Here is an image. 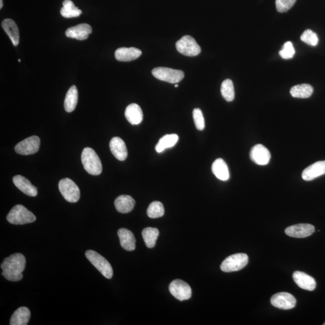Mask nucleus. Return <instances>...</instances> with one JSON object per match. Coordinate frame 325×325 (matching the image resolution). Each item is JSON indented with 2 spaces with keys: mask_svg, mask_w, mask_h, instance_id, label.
Returning <instances> with one entry per match:
<instances>
[{
  "mask_svg": "<svg viewBox=\"0 0 325 325\" xmlns=\"http://www.w3.org/2000/svg\"><path fill=\"white\" fill-rule=\"evenodd\" d=\"M26 265V260L22 254H12L6 258L1 264L2 276L10 282H20L23 278L22 272Z\"/></svg>",
  "mask_w": 325,
  "mask_h": 325,
  "instance_id": "nucleus-1",
  "label": "nucleus"
},
{
  "mask_svg": "<svg viewBox=\"0 0 325 325\" xmlns=\"http://www.w3.org/2000/svg\"><path fill=\"white\" fill-rule=\"evenodd\" d=\"M82 162L84 170L92 176H99L102 170L98 156L91 148H85L82 154Z\"/></svg>",
  "mask_w": 325,
  "mask_h": 325,
  "instance_id": "nucleus-2",
  "label": "nucleus"
},
{
  "mask_svg": "<svg viewBox=\"0 0 325 325\" xmlns=\"http://www.w3.org/2000/svg\"><path fill=\"white\" fill-rule=\"evenodd\" d=\"M8 222L14 224H24L34 222L36 217L24 206H14L7 216Z\"/></svg>",
  "mask_w": 325,
  "mask_h": 325,
  "instance_id": "nucleus-3",
  "label": "nucleus"
},
{
  "mask_svg": "<svg viewBox=\"0 0 325 325\" xmlns=\"http://www.w3.org/2000/svg\"><path fill=\"white\" fill-rule=\"evenodd\" d=\"M86 256L103 276L108 279L112 278L114 274L113 268L104 257L92 250H87Z\"/></svg>",
  "mask_w": 325,
  "mask_h": 325,
  "instance_id": "nucleus-4",
  "label": "nucleus"
},
{
  "mask_svg": "<svg viewBox=\"0 0 325 325\" xmlns=\"http://www.w3.org/2000/svg\"><path fill=\"white\" fill-rule=\"evenodd\" d=\"M58 188L65 200L69 202H76L80 198V191L74 182L68 178L60 180Z\"/></svg>",
  "mask_w": 325,
  "mask_h": 325,
  "instance_id": "nucleus-5",
  "label": "nucleus"
},
{
  "mask_svg": "<svg viewBox=\"0 0 325 325\" xmlns=\"http://www.w3.org/2000/svg\"><path fill=\"white\" fill-rule=\"evenodd\" d=\"M248 256L245 254H236L228 256L221 264V270L224 272H232L244 268L248 264Z\"/></svg>",
  "mask_w": 325,
  "mask_h": 325,
  "instance_id": "nucleus-6",
  "label": "nucleus"
},
{
  "mask_svg": "<svg viewBox=\"0 0 325 325\" xmlns=\"http://www.w3.org/2000/svg\"><path fill=\"white\" fill-rule=\"evenodd\" d=\"M154 76L160 80L164 81L170 84H178L181 82L184 76V72L181 70L169 68H156L152 70Z\"/></svg>",
  "mask_w": 325,
  "mask_h": 325,
  "instance_id": "nucleus-7",
  "label": "nucleus"
},
{
  "mask_svg": "<svg viewBox=\"0 0 325 325\" xmlns=\"http://www.w3.org/2000/svg\"><path fill=\"white\" fill-rule=\"evenodd\" d=\"M176 48L181 54L189 57L198 56L202 52V49L196 41L188 35L183 36L182 39L177 41Z\"/></svg>",
  "mask_w": 325,
  "mask_h": 325,
  "instance_id": "nucleus-8",
  "label": "nucleus"
},
{
  "mask_svg": "<svg viewBox=\"0 0 325 325\" xmlns=\"http://www.w3.org/2000/svg\"><path fill=\"white\" fill-rule=\"evenodd\" d=\"M40 140L36 136L26 138L20 142L14 148L16 152L20 155H30L36 153L40 150Z\"/></svg>",
  "mask_w": 325,
  "mask_h": 325,
  "instance_id": "nucleus-9",
  "label": "nucleus"
},
{
  "mask_svg": "<svg viewBox=\"0 0 325 325\" xmlns=\"http://www.w3.org/2000/svg\"><path fill=\"white\" fill-rule=\"evenodd\" d=\"M169 288L172 296L180 301L188 300L192 296L190 286L182 280H174L170 284Z\"/></svg>",
  "mask_w": 325,
  "mask_h": 325,
  "instance_id": "nucleus-10",
  "label": "nucleus"
},
{
  "mask_svg": "<svg viewBox=\"0 0 325 325\" xmlns=\"http://www.w3.org/2000/svg\"><path fill=\"white\" fill-rule=\"evenodd\" d=\"M272 305L282 310L294 308L296 306V300L290 294L286 292H278L271 298Z\"/></svg>",
  "mask_w": 325,
  "mask_h": 325,
  "instance_id": "nucleus-11",
  "label": "nucleus"
},
{
  "mask_svg": "<svg viewBox=\"0 0 325 325\" xmlns=\"http://www.w3.org/2000/svg\"><path fill=\"white\" fill-rule=\"evenodd\" d=\"M315 232V228L311 224H300L286 228V234L290 237L306 238L312 235Z\"/></svg>",
  "mask_w": 325,
  "mask_h": 325,
  "instance_id": "nucleus-12",
  "label": "nucleus"
},
{
  "mask_svg": "<svg viewBox=\"0 0 325 325\" xmlns=\"http://www.w3.org/2000/svg\"><path fill=\"white\" fill-rule=\"evenodd\" d=\"M250 156L252 162L261 166L268 164L271 158L270 150L261 144H256L252 147Z\"/></svg>",
  "mask_w": 325,
  "mask_h": 325,
  "instance_id": "nucleus-13",
  "label": "nucleus"
},
{
  "mask_svg": "<svg viewBox=\"0 0 325 325\" xmlns=\"http://www.w3.org/2000/svg\"><path fill=\"white\" fill-rule=\"evenodd\" d=\"M92 32L90 26L88 24H81L76 26H72L67 30L65 34L68 38H74L79 40H87L90 34Z\"/></svg>",
  "mask_w": 325,
  "mask_h": 325,
  "instance_id": "nucleus-14",
  "label": "nucleus"
},
{
  "mask_svg": "<svg viewBox=\"0 0 325 325\" xmlns=\"http://www.w3.org/2000/svg\"><path fill=\"white\" fill-rule=\"evenodd\" d=\"M292 278L295 283L302 289L313 291L316 288L315 280L302 272H295L292 274Z\"/></svg>",
  "mask_w": 325,
  "mask_h": 325,
  "instance_id": "nucleus-15",
  "label": "nucleus"
},
{
  "mask_svg": "<svg viewBox=\"0 0 325 325\" xmlns=\"http://www.w3.org/2000/svg\"><path fill=\"white\" fill-rule=\"evenodd\" d=\"M110 149L112 154L118 160L124 161L128 156L126 144L120 138L114 137L112 138L110 142Z\"/></svg>",
  "mask_w": 325,
  "mask_h": 325,
  "instance_id": "nucleus-16",
  "label": "nucleus"
},
{
  "mask_svg": "<svg viewBox=\"0 0 325 325\" xmlns=\"http://www.w3.org/2000/svg\"><path fill=\"white\" fill-rule=\"evenodd\" d=\"M325 174V161H320L310 165L303 171L302 177L306 182L312 181Z\"/></svg>",
  "mask_w": 325,
  "mask_h": 325,
  "instance_id": "nucleus-17",
  "label": "nucleus"
},
{
  "mask_svg": "<svg viewBox=\"0 0 325 325\" xmlns=\"http://www.w3.org/2000/svg\"><path fill=\"white\" fill-rule=\"evenodd\" d=\"M16 187L29 196L34 197L38 194L37 188L32 185L28 179L22 176H16L13 178Z\"/></svg>",
  "mask_w": 325,
  "mask_h": 325,
  "instance_id": "nucleus-18",
  "label": "nucleus"
},
{
  "mask_svg": "<svg viewBox=\"0 0 325 325\" xmlns=\"http://www.w3.org/2000/svg\"><path fill=\"white\" fill-rule=\"evenodd\" d=\"M142 55L140 50L131 47V48H118L115 52L114 56L116 60L120 62H130L136 60Z\"/></svg>",
  "mask_w": 325,
  "mask_h": 325,
  "instance_id": "nucleus-19",
  "label": "nucleus"
},
{
  "mask_svg": "<svg viewBox=\"0 0 325 325\" xmlns=\"http://www.w3.org/2000/svg\"><path fill=\"white\" fill-rule=\"evenodd\" d=\"M120 246L123 249L132 251L136 249V238L134 233L126 228H120L118 232Z\"/></svg>",
  "mask_w": 325,
  "mask_h": 325,
  "instance_id": "nucleus-20",
  "label": "nucleus"
},
{
  "mask_svg": "<svg viewBox=\"0 0 325 325\" xmlns=\"http://www.w3.org/2000/svg\"><path fill=\"white\" fill-rule=\"evenodd\" d=\"M136 204L135 200L129 195H120L114 202L116 210L120 214H128L134 210Z\"/></svg>",
  "mask_w": 325,
  "mask_h": 325,
  "instance_id": "nucleus-21",
  "label": "nucleus"
},
{
  "mask_svg": "<svg viewBox=\"0 0 325 325\" xmlns=\"http://www.w3.org/2000/svg\"><path fill=\"white\" fill-rule=\"evenodd\" d=\"M127 120L132 125H138L143 120L144 114L140 106L135 103L127 106L125 112Z\"/></svg>",
  "mask_w": 325,
  "mask_h": 325,
  "instance_id": "nucleus-22",
  "label": "nucleus"
},
{
  "mask_svg": "<svg viewBox=\"0 0 325 325\" xmlns=\"http://www.w3.org/2000/svg\"><path fill=\"white\" fill-rule=\"evenodd\" d=\"M2 28L10 37L14 46L19 44L20 34L19 30L14 20L10 19H6L2 22Z\"/></svg>",
  "mask_w": 325,
  "mask_h": 325,
  "instance_id": "nucleus-23",
  "label": "nucleus"
},
{
  "mask_svg": "<svg viewBox=\"0 0 325 325\" xmlns=\"http://www.w3.org/2000/svg\"><path fill=\"white\" fill-rule=\"evenodd\" d=\"M212 170L214 175L221 181L226 182L230 178L228 168L223 159L216 160L212 164Z\"/></svg>",
  "mask_w": 325,
  "mask_h": 325,
  "instance_id": "nucleus-24",
  "label": "nucleus"
},
{
  "mask_svg": "<svg viewBox=\"0 0 325 325\" xmlns=\"http://www.w3.org/2000/svg\"><path fill=\"white\" fill-rule=\"evenodd\" d=\"M31 313L28 308L25 306L20 307L14 312L12 316L10 325H26L28 324Z\"/></svg>",
  "mask_w": 325,
  "mask_h": 325,
  "instance_id": "nucleus-25",
  "label": "nucleus"
},
{
  "mask_svg": "<svg viewBox=\"0 0 325 325\" xmlns=\"http://www.w3.org/2000/svg\"><path fill=\"white\" fill-rule=\"evenodd\" d=\"M78 90L76 86H72L70 88L65 97L64 108L66 112H72L75 110L78 102Z\"/></svg>",
  "mask_w": 325,
  "mask_h": 325,
  "instance_id": "nucleus-26",
  "label": "nucleus"
},
{
  "mask_svg": "<svg viewBox=\"0 0 325 325\" xmlns=\"http://www.w3.org/2000/svg\"><path fill=\"white\" fill-rule=\"evenodd\" d=\"M313 88L308 84H302L294 86L290 90L291 96L298 98H308L313 93Z\"/></svg>",
  "mask_w": 325,
  "mask_h": 325,
  "instance_id": "nucleus-27",
  "label": "nucleus"
},
{
  "mask_svg": "<svg viewBox=\"0 0 325 325\" xmlns=\"http://www.w3.org/2000/svg\"><path fill=\"white\" fill-rule=\"evenodd\" d=\"M178 140V136L176 134H167L162 137L156 146V152L160 153L165 149L172 148Z\"/></svg>",
  "mask_w": 325,
  "mask_h": 325,
  "instance_id": "nucleus-28",
  "label": "nucleus"
},
{
  "mask_svg": "<svg viewBox=\"0 0 325 325\" xmlns=\"http://www.w3.org/2000/svg\"><path fill=\"white\" fill-rule=\"evenodd\" d=\"M60 14L62 16L70 18L79 16L82 14V11L75 6L72 0H64L63 2V8L60 10Z\"/></svg>",
  "mask_w": 325,
  "mask_h": 325,
  "instance_id": "nucleus-29",
  "label": "nucleus"
},
{
  "mask_svg": "<svg viewBox=\"0 0 325 325\" xmlns=\"http://www.w3.org/2000/svg\"><path fill=\"white\" fill-rule=\"evenodd\" d=\"M142 237L146 246L148 248L154 247L156 239L159 235V232L156 228L148 227L144 228L142 232Z\"/></svg>",
  "mask_w": 325,
  "mask_h": 325,
  "instance_id": "nucleus-30",
  "label": "nucleus"
},
{
  "mask_svg": "<svg viewBox=\"0 0 325 325\" xmlns=\"http://www.w3.org/2000/svg\"><path fill=\"white\" fill-rule=\"evenodd\" d=\"M220 92L222 96L226 102L233 101L235 97L234 84L232 80L226 79L222 84Z\"/></svg>",
  "mask_w": 325,
  "mask_h": 325,
  "instance_id": "nucleus-31",
  "label": "nucleus"
},
{
  "mask_svg": "<svg viewBox=\"0 0 325 325\" xmlns=\"http://www.w3.org/2000/svg\"><path fill=\"white\" fill-rule=\"evenodd\" d=\"M164 214V208L162 204L159 202H154L150 204L147 209L148 217L156 218L162 217Z\"/></svg>",
  "mask_w": 325,
  "mask_h": 325,
  "instance_id": "nucleus-32",
  "label": "nucleus"
},
{
  "mask_svg": "<svg viewBox=\"0 0 325 325\" xmlns=\"http://www.w3.org/2000/svg\"><path fill=\"white\" fill-rule=\"evenodd\" d=\"M301 40L311 46H316L318 42L317 34L311 30H306L300 36Z\"/></svg>",
  "mask_w": 325,
  "mask_h": 325,
  "instance_id": "nucleus-33",
  "label": "nucleus"
},
{
  "mask_svg": "<svg viewBox=\"0 0 325 325\" xmlns=\"http://www.w3.org/2000/svg\"><path fill=\"white\" fill-rule=\"evenodd\" d=\"M193 118L195 126L198 130H203L205 128V120L202 112L200 108H194L193 111Z\"/></svg>",
  "mask_w": 325,
  "mask_h": 325,
  "instance_id": "nucleus-34",
  "label": "nucleus"
},
{
  "mask_svg": "<svg viewBox=\"0 0 325 325\" xmlns=\"http://www.w3.org/2000/svg\"><path fill=\"white\" fill-rule=\"evenodd\" d=\"M279 53L280 57L282 58L290 59L294 58L295 54V50L292 44L290 41L286 42Z\"/></svg>",
  "mask_w": 325,
  "mask_h": 325,
  "instance_id": "nucleus-35",
  "label": "nucleus"
},
{
  "mask_svg": "<svg viewBox=\"0 0 325 325\" xmlns=\"http://www.w3.org/2000/svg\"><path fill=\"white\" fill-rule=\"evenodd\" d=\"M296 2V0H276V10L279 12H286L294 6Z\"/></svg>",
  "mask_w": 325,
  "mask_h": 325,
  "instance_id": "nucleus-36",
  "label": "nucleus"
},
{
  "mask_svg": "<svg viewBox=\"0 0 325 325\" xmlns=\"http://www.w3.org/2000/svg\"><path fill=\"white\" fill-rule=\"evenodd\" d=\"M4 6V4H2V0H0V8H2Z\"/></svg>",
  "mask_w": 325,
  "mask_h": 325,
  "instance_id": "nucleus-37",
  "label": "nucleus"
},
{
  "mask_svg": "<svg viewBox=\"0 0 325 325\" xmlns=\"http://www.w3.org/2000/svg\"><path fill=\"white\" fill-rule=\"evenodd\" d=\"M175 87H176V88H178V84H176V85H175Z\"/></svg>",
  "mask_w": 325,
  "mask_h": 325,
  "instance_id": "nucleus-38",
  "label": "nucleus"
},
{
  "mask_svg": "<svg viewBox=\"0 0 325 325\" xmlns=\"http://www.w3.org/2000/svg\"><path fill=\"white\" fill-rule=\"evenodd\" d=\"M18 62H20V59H19V60H18Z\"/></svg>",
  "mask_w": 325,
  "mask_h": 325,
  "instance_id": "nucleus-39",
  "label": "nucleus"
},
{
  "mask_svg": "<svg viewBox=\"0 0 325 325\" xmlns=\"http://www.w3.org/2000/svg\"><path fill=\"white\" fill-rule=\"evenodd\" d=\"M324 325H325V322H324Z\"/></svg>",
  "mask_w": 325,
  "mask_h": 325,
  "instance_id": "nucleus-40",
  "label": "nucleus"
}]
</instances>
